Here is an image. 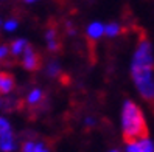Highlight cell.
<instances>
[{
    "instance_id": "17",
    "label": "cell",
    "mask_w": 154,
    "mask_h": 152,
    "mask_svg": "<svg viewBox=\"0 0 154 152\" xmlns=\"http://www.w3.org/2000/svg\"><path fill=\"white\" fill-rule=\"evenodd\" d=\"M111 152H120V151H115V149H114V151H111Z\"/></svg>"
},
{
    "instance_id": "8",
    "label": "cell",
    "mask_w": 154,
    "mask_h": 152,
    "mask_svg": "<svg viewBox=\"0 0 154 152\" xmlns=\"http://www.w3.org/2000/svg\"><path fill=\"white\" fill-rule=\"evenodd\" d=\"M13 85H14V81H13L11 75L0 73V92L2 93H10L13 90Z\"/></svg>"
},
{
    "instance_id": "18",
    "label": "cell",
    "mask_w": 154,
    "mask_h": 152,
    "mask_svg": "<svg viewBox=\"0 0 154 152\" xmlns=\"http://www.w3.org/2000/svg\"><path fill=\"white\" fill-rule=\"evenodd\" d=\"M0 25H2V22H0Z\"/></svg>"
},
{
    "instance_id": "15",
    "label": "cell",
    "mask_w": 154,
    "mask_h": 152,
    "mask_svg": "<svg viewBox=\"0 0 154 152\" xmlns=\"http://www.w3.org/2000/svg\"><path fill=\"white\" fill-rule=\"evenodd\" d=\"M8 53H10V48H8V47H5V45L0 47V61L5 59L8 56Z\"/></svg>"
},
{
    "instance_id": "4",
    "label": "cell",
    "mask_w": 154,
    "mask_h": 152,
    "mask_svg": "<svg viewBox=\"0 0 154 152\" xmlns=\"http://www.w3.org/2000/svg\"><path fill=\"white\" fill-rule=\"evenodd\" d=\"M125 151L126 152H154V141L148 135L135 138V140H128Z\"/></svg>"
},
{
    "instance_id": "6",
    "label": "cell",
    "mask_w": 154,
    "mask_h": 152,
    "mask_svg": "<svg viewBox=\"0 0 154 152\" xmlns=\"http://www.w3.org/2000/svg\"><path fill=\"white\" fill-rule=\"evenodd\" d=\"M104 34V25L100 23V22H94L87 26V37L92 39V40H97L100 39L101 36Z\"/></svg>"
},
{
    "instance_id": "16",
    "label": "cell",
    "mask_w": 154,
    "mask_h": 152,
    "mask_svg": "<svg viewBox=\"0 0 154 152\" xmlns=\"http://www.w3.org/2000/svg\"><path fill=\"white\" fill-rule=\"evenodd\" d=\"M25 2H28V3H31V2H36V0H25Z\"/></svg>"
},
{
    "instance_id": "13",
    "label": "cell",
    "mask_w": 154,
    "mask_h": 152,
    "mask_svg": "<svg viewBox=\"0 0 154 152\" xmlns=\"http://www.w3.org/2000/svg\"><path fill=\"white\" fill-rule=\"evenodd\" d=\"M47 75L51 76V78H56V76L61 75V67H59L58 62L53 61V62H50V64L47 65Z\"/></svg>"
},
{
    "instance_id": "11",
    "label": "cell",
    "mask_w": 154,
    "mask_h": 152,
    "mask_svg": "<svg viewBox=\"0 0 154 152\" xmlns=\"http://www.w3.org/2000/svg\"><path fill=\"white\" fill-rule=\"evenodd\" d=\"M122 31H123L122 25L117 23V22H111V23L104 25V34L107 36V37H117Z\"/></svg>"
},
{
    "instance_id": "10",
    "label": "cell",
    "mask_w": 154,
    "mask_h": 152,
    "mask_svg": "<svg viewBox=\"0 0 154 152\" xmlns=\"http://www.w3.org/2000/svg\"><path fill=\"white\" fill-rule=\"evenodd\" d=\"M45 39H47V45L51 51H56L59 48L58 43V37H56V30L55 28H48L47 33H45Z\"/></svg>"
},
{
    "instance_id": "1",
    "label": "cell",
    "mask_w": 154,
    "mask_h": 152,
    "mask_svg": "<svg viewBox=\"0 0 154 152\" xmlns=\"http://www.w3.org/2000/svg\"><path fill=\"white\" fill-rule=\"evenodd\" d=\"M131 78L139 95L145 101L154 104V53L146 37H142L134 50Z\"/></svg>"
},
{
    "instance_id": "7",
    "label": "cell",
    "mask_w": 154,
    "mask_h": 152,
    "mask_svg": "<svg viewBox=\"0 0 154 152\" xmlns=\"http://www.w3.org/2000/svg\"><path fill=\"white\" fill-rule=\"evenodd\" d=\"M22 152H50L42 141H25L22 145Z\"/></svg>"
},
{
    "instance_id": "3",
    "label": "cell",
    "mask_w": 154,
    "mask_h": 152,
    "mask_svg": "<svg viewBox=\"0 0 154 152\" xmlns=\"http://www.w3.org/2000/svg\"><path fill=\"white\" fill-rule=\"evenodd\" d=\"M16 149V141L11 130V124L6 118L0 117V151L2 152H13Z\"/></svg>"
},
{
    "instance_id": "9",
    "label": "cell",
    "mask_w": 154,
    "mask_h": 152,
    "mask_svg": "<svg viewBox=\"0 0 154 152\" xmlns=\"http://www.w3.org/2000/svg\"><path fill=\"white\" fill-rule=\"evenodd\" d=\"M42 101H44V93L41 88H33L28 93V96H26V103L30 106H39Z\"/></svg>"
},
{
    "instance_id": "14",
    "label": "cell",
    "mask_w": 154,
    "mask_h": 152,
    "mask_svg": "<svg viewBox=\"0 0 154 152\" xmlns=\"http://www.w3.org/2000/svg\"><path fill=\"white\" fill-rule=\"evenodd\" d=\"M17 28V22L16 20H8V22H5V30L6 31H13V30H16Z\"/></svg>"
},
{
    "instance_id": "5",
    "label": "cell",
    "mask_w": 154,
    "mask_h": 152,
    "mask_svg": "<svg viewBox=\"0 0 154 152\" xmlns=\"http://www.w3.org/2000/svg\"><path fill=\"white\" fill-rule=\"evenodd\" d=\"M39 64H41V59L39 56L36 55V51L30 47V45H26L23 53H22V65L26 68V70H38L39 68Z\"/></svg>"
},
{
    "instance_id": "12",
    "label": "cell",
    "mask_w": 154,
    "mask_h": 152,
    "mask_svg": "<svg viewBox=\"0 0 154 152\" xmlns=\"http://www.w3.org/2000/svg\"><path fill=\"white\" fill-rule=\"evenodd\" d=\"M26 45H28V43H26V40H23V39H17V40H14V42L11 43V48H10L11 55H14V56L22 55Z\"/></svg>"
},
{
    "instance_id": "2",
    "label": "cell",
    "mask_w": 154,
    "mask_h": 152,
    "mask_svg": "<svg viewBox=\"0 0 154 152\" xmlns=\"http://www.w3.org/2000/svg\"><path fill=\"white\" fill-rule=\"evenodd\" d=\"M122 132L126 141L148 135L145 115L140 107L131 100L125 101L122 107Z\"/></svg>"
}]
</instances>
